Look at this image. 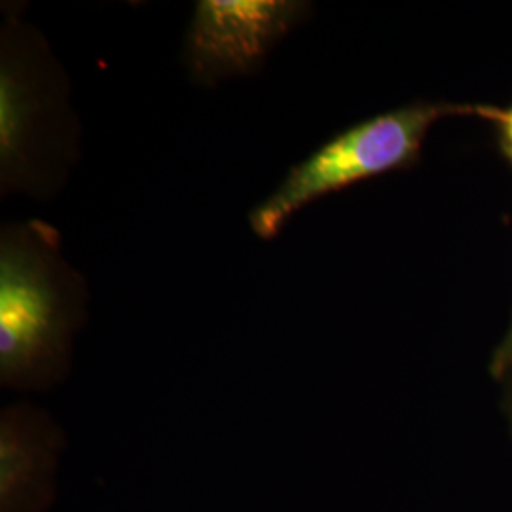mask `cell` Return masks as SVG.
Here are the masks:
<instances>
[{"mask_svg":"<svg viewBox=\"0 0 512 512\" xmlns=\"http://www.w3.org/2000/svg\"><path fill=\"white\" fill-rule=\"evenodd\" d=\"M88 283L65 260L61 234L46 220L0 228V385L50 391L73 359L88 319Z\"/></svg>","mask_w":512,"mask_h":512,"instance_id":"6da1fadb","label":"cell"},{"mask_svg":"<svg viewBox=\"0 0 512 512\" xmlns=\"http://www.w3.org/2000/svg\"><path fill=\"white\" fill-rule=\"evenodd\" d=\"M0 29V196L50 202L80 160L82 129L71 80L48 40L23 19V4H4Z\"/></svg>","mask_w":512,"mask_h":512,"instance_id":"7a4b0ae2","label":"cell"},{"mask_svg":"<svg viewBox=\"0 0 512 512\" xmlns=\"http://www.w3.org/2000/svg\"><path fill=\"white\" fill-rule=\"evenodd\" d=\"M444 110L410 105L346 129L294 164L274 192L249 213L256 238L270 241L298 211L366 179L412 164L427 129Z\"/></svg>","mask_w":512,"mask_h":512,"instance_id":"3957f363","label":"cell"},{"mask_svg":"<svg viewBox=\"0 0 512 512\" xmlns=\"http://www.w3.org/2000/svg\"><path fill=\"white\" fill-rule=\"evenodd\" d=\"M302 0H200L184 38L190 80L215 88L222 80L258 73L275 46L311 14Z\"/></svg>","mask_w":512,"mask_h":512,"instance_id":"277c9868","label":"cell"},{"mask_svg":"<svg viewBox=\"0 0 512 512\" xmlns=\"http://www.w3.org/2000/svg\"><path fill=\"white\" fill-rule=\"evenodd\" d=\"M65 437L52 416L27 401L0 412V512H46Z\"/></svg>","mask_w":512,"mask_h":512,"instance_id":"5b68a950","label":"cell"},{"mask_svg":"<svg viewBox=\"0 0 512 512\" xmlns=\"http://www.w3.org/2000/svg\"><path fill=\"white\" fill-rule=\"evenodd\" d=\"M495 114H497V120L501 122L505 143H507V147H509L512 154V109L505 110V112H495Z\"/></svg>","mask_w":512,"mask_h":512,"instance_id":"8992f818","label":"cell"}]
</instances>
